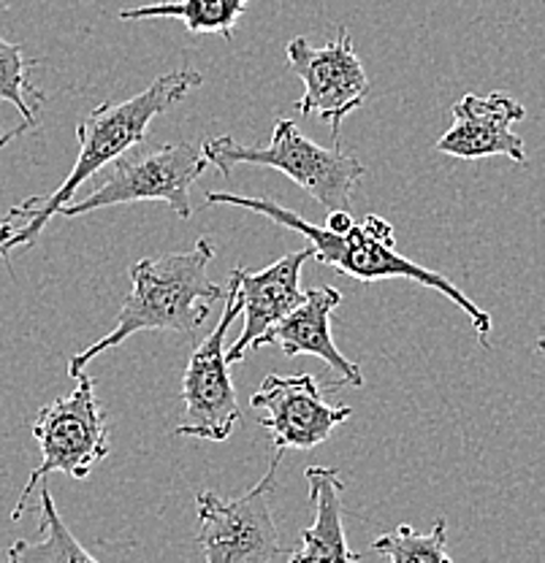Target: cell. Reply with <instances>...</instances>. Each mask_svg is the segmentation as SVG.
Segmentation results:
<instances>
[{
  "mask_svg": "<svg viewBox=\"0 0 545 563\" xmlns=\"http://www.w3.org/2000/svg\"><path fill=\"white\" fill-rule=\"evenodd\" d=\"M204 85V76L193 68H179L172 74H163L144 87L137 96L126 98L120 103H101L92 109L85 120L76 125V141H79V155L72 174L66 176L61 187L50 196H33L28 201L17 203L0 222V236H3V255L20 246H31L44 231L46 222L57 217V211L74 203L76 192L90 176L120 161L131 150L146 139V128L155 117L166 114L172 106H177L187 92L198 90Z\"/></svg>",
  "mask_w": 545,
  "mask_h": 563,
  "instance_id": "cell-1",
  "label": "cell"
},
{
  "mask_svg": "<svg viewBox=\"0 0 545 563\" xmlns=\"http://www.w3.org/2000/svg\"><path fill=\"white\" fill-rule=\"evenodd\" d=\"M207 207H239L250 209L255 214L266 217L274 225L291 228L307 239L309 246L315 250V257L326 263L334 272L345 274L372 285L378 279H404L415 282L421 287H432V290L443 292L450 303L461 309L472 320L475 331H478L480 342H489L491 333V314L483 312L472 298H467L459 287L454 285L443 274L432 272V268L421 266V263L410 261L396 252L394 246V228L385 222L383 217L367 214L361 222H350L342 231H328L326 225H313L304 220L296 211L277 207V203L266 201V198H250V196H233V192H207L204 196Z\"/></svg>",
  "mask_w": 545,
  "mask_h": 563,
  "instance_id": "cell-2",
  "label": "cell"
},
{
  "mask_svg": "<svg viewBox=\"0 0 545 563\" xmlns=\"http://www.w3.org/2000/svg\"><path fill=\"white\" fill-rule=\"evenodd\" d=\"M212 261L215 244L201 236L187 252L144 257V261L133 263L131 292L122 303L115 328L68 361V377L85 372L92 357L117 347L133 333L198 331L212 312V303L226 296V290L207 277V268Z\"/></svg>",
  "mask_w": 545,
  "mask_h": 563,
  "instance_id": "cell-3",
  "label": "cell"
},
{
  "mask_svg": "<svg viewBox=\"0 0 545 563\" xmlns=\"http://www.w3.org/2000/svg\"><path fill=\"white\" fill-rule=\"evenodd\" d=\"M209 166L222 176H231L237 166H263L283 172L293 185L331 211H350L356 185L367 174V166L353 155L334 146H320L298 131L293 120L274 122L269 146H244L237 139H207L201 146Z\"/></svg>",
  "mask_w": 545,
  "mask_h": 563,
  "instance_id": "cell-4",
  "label": "cell"
},
{
  "mask_svg": "<svg viewBox=\"0 0 545 563\" xmlns=\"http://www.w3.org/2000/svg\"><path fill=\"white\" fill-rule=\"evenodd\" d=\"M76 387L68 396L39 409L33 439L41 448V463L31 472L25 488L11 509V520H20L33 490L46 474L63 472L74 479H87L92 468L109 455L107 412L96 396V379L76 374Z\"/></svg>",
  "mask_w": 545,
  "mask_h": 563,
  "instance_id": "cell-5",
  "label": "cell"
},
{
  "mask_svg": "<svg viewBox=\"0 0 545 563\" xmlns=\"http://www.w3.org/2000/svg\"><path fill=\"white\" fill-rule=\"evenodd\" d=\"M207 157L198 146L177 141L161 144L146 152H128L120 161L103 168L101 185L92 187L79 201L63 207L61 217H81L107 207H126V203L161 201L166 203L179 220H190V187L207 172Z\"/></svg>",
  "mask_w": 545,
  "mask_h": 563,
  "instance_id": "cell-6",
  "label": "cell"
},
{
  "mask_svg": "<svg viewBox=\"0 0 545 563\" xmlns=\"http://www.w3.org/2000/svg\"><path fill=\"white\" fill-rule=\"evenodd\" d=\"M283 455V450H274L261 483L244 496L222 501L212 490L198 493L196 509L201 526L196 542L204 550V563H272L283 553L272 515V488Z\"/></svg>",
  "mask_w": 545,
  "mask_h": 563,
  "instance_id": "cell-7",
  "label": "cell"
},
{
  "mask_svg": "<svg viewBox=\"0 0 545 563\" xmlns=\"http://www.w3.org/2000/svg\"><path fill=\"white\" fill-rule=\"evenodd\" d=\"M239 314H242V303H239L233 282H228L226 307H222L218 325L207 333V339L193 352L185 377H182V404H185L182 418L185 420L174 431L177 437L226 442V439H231L239 420H242L231 372H228L231 363L226 357V333Z\"/></svg>",
  "mask_w": 545,
  "mask_h": 563,
  "instance_id": "cell-8",
  "label": "cell"
},
{
  "mask_svg": "<svg viewBox=\"0 0 545 563\" xmlns=\"http://www.w3.org/2000/svg\"><path fill=\"white\" fill-rule=\"evenodd\" d=\"M288 66L304 81V96L296 109L304 117H315L331 128L334 144H339L345 117L361 109L369 98V76L356 55L353 35L339 25L337 35L324 46H313L307 38L288 41Z\"/></svg>",
  "mask_w": 545,
  "mask_h": 563,
  "instance_id": "cell-9",
  "label": "cell"
},
{
  "mask_svg": "<svg viewBox=\"0 0 545 563\" xmlns=\"http://www.w3.org/2000/svg\"><path fill=\"white\" fill-rule=\"evenodd\" d=\"M250 407L261 412L258 422L269 431L274 450L283 453L318 448L353 415L350 407L328 404L313 374H269L250 396Z\"/></svg>",
  "mask_w": 545,
  "mask_h": 563,
  "instance_id": "cell-10",
  "label": "cell"
},
{
  "mask_svg": "<svg viewBox=\"0 0 545 563\" xmlns=\"http://www.w3.org/2000/svg\"><path fill=\"white\" fill-rule=\"evenodd\" d=\"M315 250L288 252L280 261L263 272H244V268H233L228 274V282L237 287L239 303H242V333L237 342L226 350L228 363L244 361L250 350L261 347V339L277 325L283 317H288L298 303L304 301L302 292V268L304 263L313 261Z\"/></svg>",
  "mask_w": 545,
  "mask_h": 563,
  "instance_id": "cell-11",
  "label": "cell"
},
{
  "mask_svg": "<svg viewBox=\"0 0 545 563\" xmlns=\"http://www.w3.org/2000/svg\"><path fill=\"white\" fill-rule=\"evenodd\" d=\"M526 117V109L508 92L491 96H465L454 103V125L437 139L435 150L461 161H483V157H510L513 163H526L524 139L513 131L515 122Z\"/></svg>",
  "mask_w": 545,
  "mask_h": 563,
  "instance_id": "cell-12",
  "label": "cell"
},
{
  "mask_svg": "<svg viewBox=\"0 0 545 563\" xmlns=\"http://www.w3.org/2000/svg\"><path fill=\"white\" fill-rule=\"evenodd\" d=\"M339 303H342L339 290L313 287V290L304 292V301L261 339V347L263 344H277L288 357L315 355L331 372L339 374V385L361 387V366L345 357L331 339V314L337 312Z\"/></svg>",
  "mask_w": 545,
  "mask_h": 563,
  "instance_id": "cell-13",
  "label": "cell"
},
{
  "mask_svg": "<svg viewBox=\"0 0 545 563\" xmlns=\"http://www.w3.org/2000/svg\"><path fill=\"white\" fill-rule=\"evenodd\" d=\"M309 483V498L315 504L313 526L302 531V548L288 563H359L361 555L348 548L342 523V490L345 483L337 468L309 466L304 472Z\"/></svg>",
  "mask_w": 545,
  "mask_h": 563,
  "instance_id": "cell-14",
  "label": "cell"
},
{
  "mask_svg": "<svg viewBox=\"0 0 545 563\" xmlns=\"http://www.w3.org/2000/svg\"><path fill=\"white\" fill-rule=\"evenodd\" d=\"M248 3L250 0H157L139 9H122L120 20H177L190 33H218L231 44Z\"/></svg>",
  "mask_w": 545,
  "mask_h": 563,
  "instance_id": "cell-15",
  "label": "cell"
},
{
  "mask_svg": "<svg viewBox=\"0 0 545 563\" xmlns=\"http://www.w3.org/2000/svg\"><path fill=\"white\" fill-rule=\"evenodd\" d=\"M9 555L17 563H101L81 548L79 539L63 523L55 498H52V490L46 485L41 488L39 542L17 539L9 548Z\"/></svg>",
  "mask_w": 545,
  "mask_h": 563,
  "instance_id": "cell-16",
  "label": "cell"
},
{
  "mask_svg": "<svg viewBox=\"0 0 545 563\" xmlns=\"http://www.w3.org/2000/svg\"><path fill=\"white\" fill-rule=\"evenodd\" d=\"M33 66L36 60H31L20 44H11L0 35V101L11 103L25 120L39 125V111L46 96L33 87Z\"/></svg>",
  "mask_w": 545,
  "mask_h": 563,
  "instance_id": "cell-17",
  "label": "cell"
},
{
  "mask_svg": "<svg viewBox=\"0 0 545 563\" xmlns=\"http://www.w3.org/2000/svg\"><path fill=\"white\" fill-rule=\"evenodd\" d=\"M374 553L389 555L391 563H454L448 555V526L437 520L429 533L402 523L372 542Z\"/></svg>",
  "mask_w": 545,
  "mask_h": 563,
  "instance_id": "cell-18",
  "label": "cell"
},
{
  "mask_svg": "<svg viewBox=\"0 0 545 563\" xmlns=\"http://www.w3.org/2000/svg\"><path fill=\"white\" fill-rule=\"evenodd\" d=\"M36 128H39L36 122L25 120V117H22L14 106L0 101V150H3V146H9L11 141L25 136V133L36 131Z\"/></svg>",
  "mask_w": 545,
  "mask_h": 563,
  "instance_id": "cell-19",
  "label": "cell"
},
{
  "mask_svg": "<svg viewBox=\"0 0 545 563\" xmlns=\"http://www.w3.org/2000/svg\"><path fill=\"white\" fill-rule=\"evenodd\" d=\"M537 350H541V352H545V336L541 339V342H537Z\"/></svg>",
  "mask_w": 545,
  "mask_h": 563,
  "instance_id": "cell-20",
  "label": "cell"
},
{
  "mask_svg": "<svg viewBox=\"0 0 545 563\" xmlns=\"http://www.w3.org/2000/svg\"><path fill=\"white\" fill-rule=\"evenodd\" d=\"M0 257H6L3 255V236H0Z\"/></svg>",
  "mask_w": 545,
  "mask_h": 563,
  "instance_id": "cell-21",
  "label": "cell"
},
{
  "mask_svg": "<svg viewBox=\"0 0 545 563\" xmlns=\"http://www.w3.org/2000/svg\"><path fill=\"white\" fill-rule=\"evenodd\" d=\"M9 563H17V561H14V559H11V555H9Z\"/></svg>",
  "mask_w": 545,
  "mask_h": 563,
  "instance_id": "cell-22",
  "label": "cell"
}]
</instances>
